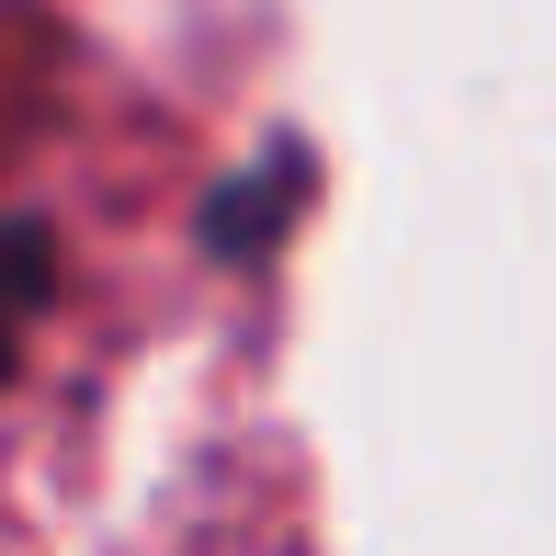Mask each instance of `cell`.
<instances>
[{"instance_id":"1","label":"cell","mask_w":556,"mask_h":556,"mask_svg":"<svg viewBox=\"0 0 556 556\" xmlns=\"http://www.w3.org/2000/svg\"><path fill=\"white\" fill-rule=\"evenodd\" d=\"M46 295H58V239H46V216H0V375H12L23 330L46 318Z\"/></svg>"}]
</instances>
